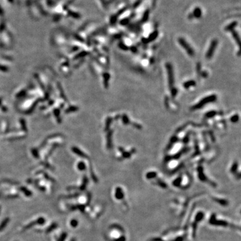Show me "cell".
I'll return each mask as SVG.
<instances>
[{"instance_id": "cell-1", "label": "cell", "mask_w": 241, "mask_h": 241, "mask_svg": "<svg viewBox=\"0 0 241 241\" xmlns=\"http://www.w3.org/2000/svg\"><path fill=\"white\" fill-rule=\"evenodd\" d=\"M178 42L180 44V45L182 46V48H184L185 50L186 51L188 55L193 57L194 55V51L193 50V48L190 46V45L188 44L186 41L185 40L183 37H180L178 39Z\"/></svg>"}, {"instance_id": "cell-2", "label": "cell", "mask_w": 241, "mask_h": 241, "mask_svg": "<svg viewBox=\"0 0 241 241\" xmlns=\"http://www.w3.org/2000/svg\"><path fill=\"white\" fill-rule=\"evenodd\" d=\"M166 70L167 73V77H168L169 84L170 87H172L174 85V72H173L172 66L171 64L167 63L166 64Z\"/></svg>"}, {"instance_id": "cell-3", "label": "cell", "mask_w": 241, "mask_h": 241, "mask_svg": "<svg viewBox=\"0 0 241 241\" xmlns=\"http://www.w3.org/2000/svg\"><path fill=\"white\" fill-rule=\"evenodd\" d=\"M217 45H218V40L217 39H213L211 41L209 48L206 54V58L208 59H209L212 57L214 52L216 50Z\"/></svg>"}, {"instance_id": "cell-4", "label": "cell", "mask_w": 241, "mask_h": 241, "mask_svg": "<svg viewBox=\"0 0 241 241\" xmlns=\"http://www.w3.org/2000/svg\"><path fill=\"white\" fill-rule=\"evenodd\" d=\"M216 98L217 97L215 95H211L210 96H208L207 97L203 99L197 105H195L193 108L194 109H198V108H201V107H202L203 105L207 103L208 102L214 101L216 99Z\"/></svg>"}, {"instance_id": "cell-5", "label": "cell", "mask_w": 241, "mask_h": 241, "mask_svg": "<svg viewBox=\"0 0 241 241\" xmlns=\"http://www.w3.org/2000/svg\"><path fill=\"white\" fill-rule=\"evenodd\" d=\"M237 25V22H233L225 28L226 31H233L234 28Z\"/></svg>"}, {"instance_id": "cell-6", "label": "cell", "mask_w": 241, "mask_h": 241, "mask_svg": "<svg viewBox=\"0 0 241 241\" xmlns=\"http://www.w3.org/2000/svg\"><path fill=\"white\" fill-rule=\"evenodd\" d=\"M193 15L194 17H196V18H199V17H200L202 15V10H200V8L199 7L195 8L194 11Z\"/></svg>"}, {"instance_id": "cell-7", "label": "cell", "mask_w": 241, "mask_h": 241, "mask_svg": "<svg viewBox=\"0 0 241 241\" xmlns=\"http://www.w3.org/2000/svg\"><path fill=\"white\" fill-rule=\"evenodd\" d=\"M195 85V82L193 81H188L185 82L184 84V87L185 88H189L190 87L194 86Z\"/></svg>"}, {"instance_id": "cell-8", "label": "cell", "mask_w": 241, "mask_h": 241, "mask_svg": "<svg viewBox=\"0 0 241 241\" xmlns=\"http://www.w3.org/2000/svg\"><path fill=\"white\" fill-rule=\"evenodd\" d=\"M232 32H233V37L234 38V39L236 40L238 44V45H240V39H239V35H238L237 33L235 32L234 31H232Z\"/></svg>"}, {"instance_id": "cell-9", "label": "cell", "mask_w": 241, "mask_h": 241, "mask_svg": "<svg viewBox=\"0 0 241 241\" xmlns=\"http://www.w3.org/2000/svg\"><path fill=\"white\" fill-rule=\"evenodd\" d=\"M157 31L154 32V33H152V34H151L150 35V40H152L155 39V38L157 37Z\"/></svg>"}, {"instance_id": "cell-10", "label": "cell", "mask_w": 241, "mask_h": 241, "mask_svg": "<svg viewBox=\"0 0 241 241\" xmlns=\"http://www.w3.org/2000/svg\"><path fill=\"white\" fill-rule=\"evenodd\" d=\"M236 118H237V116H234L233 118H232V121H237V119H236Z\"/></svg>"}]
</instances>
